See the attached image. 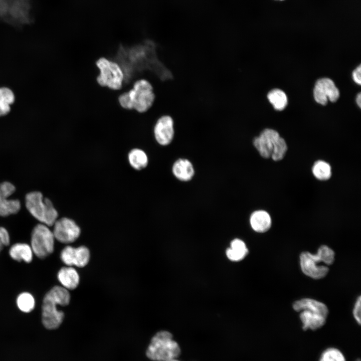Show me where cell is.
Here are the masks:
<instances>
[{
	"label": "cell",
	"mask_w": 361,
	"mask_h": 361,
	"mask_svg": "<svg viewBox=\"0 0 361 361\" xmlns=\"http://www.w3.org/2000/svg\"><path fill=\"white\" fill-rule=\"evenodd\" d=\"M70 301L68 290L62 286H55L46 294L43 301L42 319L46 328L55 329L61 325L64 313L58 310L57 306H66Z\"/></svg>",
	"instance_id": "cell-1"
},
{
	"label": "cell",
	"mask_w": 361,
	"mask_h": 361,
	"mask_svg": "<svg viewBox=\"0 0 361 361\" xmlns=\"http://www.w3.org/2000/svg\"><path fill=\"white\" fill-rule=\"evenodd\" d=\"M293 309L299 312L302 328L306 331H315L323 326L328 315V309L323 303L309 298L295 301Z\"/></svg>",
	"instance_id": "cell-2"
},
{
	"label": "cell",
	"mask_w": 361,
	"mask_h": 361,
	"mask_svg": "<svg viewBox=\"0 0 361 361\" xmlns=\"http://www.w3.org/2000/svg\"><path fill=\"white\" fill-rule=\"evenodd\" d=\"M154 99L151 84L146 80L141 79L133 83L131 89L120 94L118 100L122 108L143 113L151 107Z\"/></svg>",
	"instance_id": "cell-3"
},
{
	"label": "cell",
	"mask_w": 361,
	"mask_h": 361,
	"mask_svg": "<svg viewBox=\"0 0 361 361\" xmlns=\"http://www.w3.org/2000/svg\"><path fill=\"white\" fill-rule=\"evenodd\" d=\"M299 258L302 272L311 278L320 279L328 274L329 268L327 266L333 263L335 253L328 246L323 245L318 248L316 254L303 252Z\"/></svg>",
	"instance_id": "cell-4"
},
{
	"label": "cell",
	"mask_w": 361,
	"mask_h": 361,
	"mask_svg": "<svg viewBox=\"0 0 361 361\" xmlns=\"http://www.w3.org/2000/svg\"><path fill=\"white\" fill-rule=\"evenodd\" d=\"M180 353L178 343L168 331L157 332L152 338L146 350L148 358L154 361H169L176 358Z\"/></svg>",
	"instance_id": "cell-5"
},
{
	"label": "cell",
	"mask_w": 361,
	"mask_h": 361,
	"mask_svg": "<svg viewBox=\"0 0 361 361\" xmlns=\"http://www.w3.org/2000/svg\"><path fill=\"white\" fill-rule=\"evenodd\" d=\"M25 206L34 218L48 227L53 226L58 219V213L52 201L44 198L40 192L33 191L27 194Z\"/></svg>",
	"instance_id": "cell-6"
},
{
	"label": "cell",
	"mask_w": 361,
	"mask_h": 361,
	"mask_svg": "<svg viewBox=\"0 0 361 361\" xmlns=\"http://www.w3.org/2000/svg\"><path fill=\"white\" fill-rule=\"evenodd\" d=\"M31 0H0V21L14 26L32 22Z\"/></svg>",
	"instance_id": "cell-7"
},
{
	"label": "cell",
	"mask_w": 361,
	"mask_h": 361,
	"mask_svg": "<svg viewBox=\"0 0 361 361\" xmlns=\"http://www.w3.org/2000/svg\"><path fill=\"white\" fill-rule=\"evenodd\" d=\"M96 65L99 70L96 81L100 86L114 90L122 88L124 75L118 63L106 58L101 57L96 62Z\"/></svg>",
	"instance_id": "cell-8"
},
{
	"label": "cell",
	"mask_w": 361,
	"mask_h": 361,
	"mask_svg": "<svg viewBox=\"0 0 361 361\" xmlns=\"http://www.w3.org/2000/svg\"><path fill=\"white\" fill-rule=\"evenodd\" d=\"M55 239L48 226L38 224L33 228L31 234V247L33 253L41 259L50 255L54 251Z\"/></svg>",
	"instance_id": "cell-9"
},
{
	"label": "cell",
	"mask_w": 361,
	"mask_h": 361,
	"mask_svg": "<svg viewBox=\"0 0 361 361\" xmlns=\"http://www.w3.org/2000/svg\"><path fill=\"white\" fill-rule=\"evenodd\" d=\"M53 226L52 232L55 239L62 243L69 244L75 242L81 234L79 226L69 218L57 219Z\"/></svg>",
	"instance_id": "cell-10"
},
{
	"label": "cell",
	"mask_w": 361,
	"mask_h": 361,
	"mask_svg": "<svg viewBox=\"0 0 361 361\" xmlns=\"http://www.w3.org/2000/svg\"><path fill=\"white\" fill-rule=\"evenodd\" d=\"M15 191V186L11 182L5 181L0 183V216L7 217L16 214L20 210V201L18 199H9Z\"/></svg>",
	"instance_id": "cell-11"
},
{
	"label": "cell",
	"mask_w": 361,
	"mask_h": 361,
	"mask_svg": "<svg viewBox=\"0 0 361 361\" xmlns=\"http://www.w3.org/2000/svg\"><path fill=\"white\" fill-rule=\"evenodd\" d=\"M154 139L160 145L170 144L174 139L175 131L172 118L167 115L158 118L153 127Z\"/></svg>",
	"instance_id": "cell-12"
},
{
	"label": "cell",
	"mask_w": 361,
	"mask_h": 361,
	"mask_svg": "<svg viewBox=\"0 0 361 361\" xmlns=\"http://www.w3.org/2000/svg\"><path fill=\"white\" fill-rule=\"evenodd\" d=\"M313 95L316 102L325 105L328 100L332 102H335L339 97V92L332 80L323 78L316 82Z\"/></svg>",
	"instance_id": "cell-13"
},
{
	"label": "cell",
	"mask_w": 361,
	"mask_h": 361,
	"mask_svg": "<svg viewBox=\"0 0 361 361\" xmlns=\"http://www.w3.org/2000/svg\"><path fill=\"white\" fill-rule=\"evenodd\" d=\"M90 257V251L88 248L84 246L77 248L67 246L60 253L62 261L67 266L84 267L88 263Z\"/></svg>",
	"instance_id": "cell-14"
},
{
	"label": "cell",
	"mask_w": 361,
	"mask_h": 361,
	"mask_svg": "<svg viewBox=\"0 0 361 361\" xmlns=\"http://www.w3.org/2000/svg\"><path fill=\"white\" fill-rule=\"evenodd\" d=\"M280 137L276 130L266 128L254 138L253 143L261 156L268 158L271 157L274 146Z\"/></svg>",
	"instance_id": "cell-15"
},
{
	"label": "cell",
	"mask_w": 361,
	"mask_h": 361,
	"mask_svg": "<svg viewBox=\"0 0 361 361\" xmlns=\"http://www.w3.org/2000/svg\"><path fill=\"white\" fill-rule=\"evenodd\" d=\"M173 175L179 180L188 182L195 174V169L192 162L186 158H180L173 163L172 167Z\"/></svg>",
	"instance_id": "cell-16"
},
{
	"label": "cell",
	"mask_w": 361,
	"mask_h": 361,
	"mask_svg": "<svg viewBox=\"0 0 361 361\" xmlns=\"http://www.w3.org/2000/svg\"><path fill=\"white\" fill-rule=\"evenodd\" d=\"M57 278L62 287L67 290L75 289L80 282L79 274L72 266L61 268L58 272Z\"/></svg>",
	"instance_id": "cell-17"
},
{
	"label": "cell",
	"mask_w": 361,
	"mask_h": 361,
	"mask_svg": "<svg viewBox=\"0 0 361 361\" xmlns=\"http://www.w3.org/2000/svg\"><path fill=\"white\" fill-rule=\"evenodd\" d=\"M250 223L252 229L258 233L267 232L272 224L270 216L263 210L253 212L250 217Z\"/></svg>",
	"instance_id": "cell-18"
},
{
	"label": "cell",
	"mask_w": 361,
	"mask_h": 361,
	"mask_svg": "<svg viewBox=\"0 0 361 361\" xmlns=\"http://www.w3.org/2000/svg\"><path fill=\"white\" fill-rule=\"evenodd\" d=\"M245 242L240 239H235L230 243V247L226 251L227 258L232 261L242 260L248 253Z\"/></svg>",
	"instance_id": "cell-19"
},
{
	"label": "cell",
	"mask_w": 361,
	"mask_h": 361,
	"mask_svg": "<svg viewBox=\"0 0 361 361\" xmlns=\"http://www.w3.org/2000/svg\"><path fill=\"white\" fill-rule=\"evenodd\" d=\"M9 254L14 260L30 263L33 259V252L31 247L26 243H16L10 248Z\"/></svg>",
	"instance_id": "cell-20"
},
{
	"label": "cell",
	"mask_w": 361,
	"mask_h": 361,
	"mask_svg": "<svg viewBox=\"0 0 361 361\" xmlns=\"http://www.w3.org/2000/svg\"><path fill=\"white\" fill-rule=\"evenodd\" d=\"M128 160L130 166L136 170H141L145 168L148 163L146 153L138 148L132 149L128 153Z\"/></svg>",
	"instance_id": "cell-21"
},
{
	"label": "cell",
	"mask_w": 361,
	"mask_h": 361,
	"mask_svg": "<svg viewBox=\"0 0 361 361\" xmlns=\"http://www.w3.org/2000/svg\"><path fill=\"white\" fill-rule=\"evenodd\" d=\"M15 100V96L13 91L9 88H0V116L8 114L11 111V105Z\"/></svg>",
	"instance_id": "cell-22"
},
{
	"label": "cell",
	"mask_w": 361,
	"mask_h": 361,
	"mask_svg": "<svg viewBox=\"0 0 361 361\" xmlns=\"http://www.w3.org/2000/svg\"><path fill=\"white\" fill-rule=\"evenodd\" d=\"M267 98L270 103L277 110H283L287 104V98L285 93L281 90L274 89L268 92Z\"/></svg>",
	"instance_id": "cell-23"
},
{
	"label": "cell",
	"mask_w": 361,
	"mask_h": 361,
	"mask_svg": "<svg viewBox=\"0 0 361 361\" xmlns=\"http://www.w3.org/2000/svg\"><path fill=\"white\" fill-rule=\"evenodd\" d=\"M314 176L320 180H326L331 175V167L326 162L323 160L316 161L312 167Z\"/></svg>",
	"instance_id": "cell-24"
},
{
	"label": "cell",
	"mask_w": 361,
	"mask_h": 361,
	"mask_svg": "<svg viewBox=\"0 0 361 361\" xmlns=\"http://www.w3.org/2000/svg\"><path fill=\"white\" fill-rule=\"evenodd\" d=\"M318 361H346L343 353L339 348L329 347L321 353Z\"/></svg>",
	"instance_id": "cell-25"
},
{
	"label": "cell",
	"mask_w": 361,
	"mask_h": 361,
	"mask_svg": "<svg viewBox=\"0 0 361 361\" xmlns=\"http://www.w3.org/2000/svg\"><path fill=\"white\" fill-rule=\"evenodd\" d=\"M17 303L22 311L28 313L34 308L35 301L32 294L28 292H23L18 296Z\"/></svg>",
	"instance_id": "cell-26"
},
{
	"label": "cell",
	"mask_w": 361,
	"mask_h": 361,
	"mask_svg": "<svg viewBox=\"0 0 361 361\" xmlns=\"http://www.w3.org/2000/svg\"><path fill=\"white\" fill-rule=\"evenodd\" d=\"M287 150L286 143L285 140L280 137L274 146L271 157L275 161L280 160L284 157Z\"/></svg>",
	"instance_id": "cell-27"
},
{
	"label": "cell",
	"mask_w": 361,
	"mask_h": 361,
	"mask_svg": "<svg viewBox=\"0 0 361 361\" xmlns=\"http://www.w3.org/2000/svg\"><path fill=\"white\" fill-rule=\"evenodd\" d=\"M10 242L9 234L4 227H0V252L4 247L9 245Z\"/></svg>",
	"instance_id": "cell-28"
},
{
	"label": "cell",
	"mask_w": 361,
	"mask_h": 361,
	"mask_svg": "<svg viewBox=\"0 0 361 361\" xmlns=\"http://www.w3.org/2000/svg\"><path fill=\"white\" fill-rule=\"evenodd\" d=\"M360 308L361 297L360 296H359L354 303L352 311L353 316L358 325H360L361 322Z\"/></svg>",
	"instance_id": "cell-29"
},
{
	"label": "cell",
	"mask_w": 361,
	"mask_h": 361,
	"mask_svg": "<svg viewBox=\"0 0 361 361\" xmlns=\"http://www.w3.org/2000/svg\"><path fill=\"white\" fill-rule=\"evenodd\" d=\"M361 67L359 65L352 72V79L353 81L358 85L361 84Z\"/></svg>",
	"instance_id": "cell-30"
},
{
	"label": "cell",
	"mask_w": 361,
	"mask_h": 361,
	"mask_svg": "<svg viewBox=\"0 0 361 361\" xmlns=\"http://www.w3.org/2000/svg\"><path fill=\"white\" fill-rule=\"evenodd\" d=\"M356 102L357 104V105L359 106V107H360L361 106V94L360 93H359L356 96Z\"/></svg>",
	"instance_id": "cell-31"
},
{
	"label": "cell",
	"mask_w": 361,
	"mask_h": 361,
	"mask_svg": "<svg viewBox=\"0 0 361 361\" xmlns=\"http://www.w3.org/2000/svg\"><path fill=\"white\" fill-rule=\"evenodd\" d=\"M169 361H179V360L176 359V358H174V359L170 360H169Z\"/></svg>",
	"instance_id": "cell-32"
},
{
	"label": "cell",
	"mask_w": 361,
	"mask_h": 361,
	"mask_svg": "<svg viewBox=\"0 0 361 361\" xmlns=\"http://www.w3.org/2000/svg\"><path fill=\"white\" fill-rule=\"evenodd\" d=\"M355 361H360V360H359V359H357V360H355Z\"/></svg>",
	"instance_id": "cell-33"
}]
</instances>
